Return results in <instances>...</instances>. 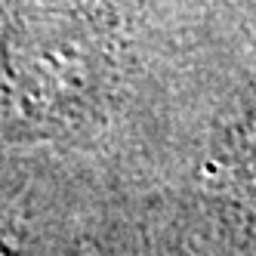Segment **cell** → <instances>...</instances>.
I'll use <instances>...</instances> for the list:
<instances>
[]
</instances>
